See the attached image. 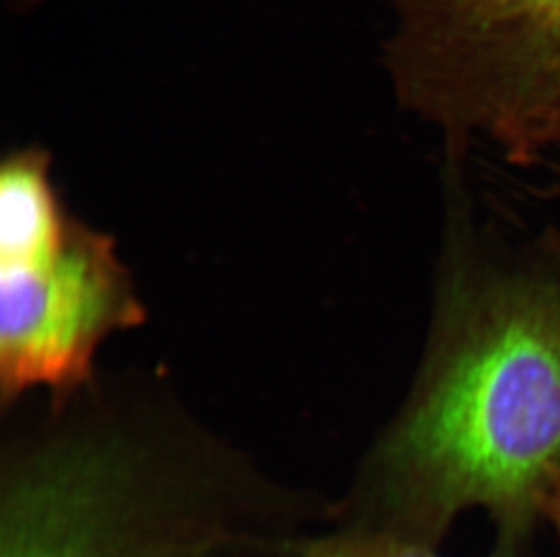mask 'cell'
<instances>
[{
  "mask_svg": "<svg viewBox=\"0 0 560 557\" xmlns=\"http://www.w3.org/2000/svg\"><path fill=\"white\" fill-rule=\"evenodd\" d=\"M334 500L201 432L57 420L0 465V557H285Z\"/></svg>",
  "mask_w": 560,
  "mask_h": 557,
  "instance_id": "2",
  "label": "cell"
},
{
  "mask_svg": "<svg viewBox=\"0 0 560 557\" xmlns=\"http://www.w3.org/2000/svg\"><path fill=\"white\" fill-rule=\"evenodd\" d=\"M285 557H439L434 547L383 532L328 523L296 537Z\"/></svg>",
  "mask_w": 560,
  "mask_h": 557,
  "instance_id": "5",
  "label": "cell"
},
{
  "mask_svg": "<svg viewBox=\"0 0 560 557\" xmlns=\"http://www.w3.org/2000/svg\"><path fill=\"white\" fill-rule=\"evenodd\" d=\"M556 250L493 252L452 217L418 384L334 500L332 525L435 547L460 510L481 507L517 556L560 474Z\"/></svg>",
  "mask_w": 560,
  "mask_h": 557,
  "instance_id": "1",
  "label": "cell"
},
{
  "mask_svg": "<svg viewBox=\"0 0 560 557\" xmlns=\"http://www.w3.org/2000/svg\"><path fill=\"white\" fill-rule=\"evenodd\" d=\"M27 2H40V0H27Z\"/></svg>",
  "mask_w": 560,
  "mask_h": 557,
  "instance_id": "7",
  "label": "cell"
},
{
  "mask_svg": "<svg viewBox=\"0 0 560 557\" xmlns=\"http://www.w3.org/2000/svg\"><path fill=\"white\" fill-rule=\"evenodd\" d=\"M542 512H545V514L550 518L551 523L556 525L560 537V474L557 476L553 485H551L550 490H548V495H546L545 509H542Z\"/></svg>",
  "mask_w": 560,
  "mask_h": 557,
  "instance_id": "6",
  "label": "cell"
},
{
  "mask_svg": "<svg viewBox=\"0 0 560 557\" xmlns=\"http://www.w3.org/2000/svg\"><path fill=\"white\" fill-rule=\"evenodd\" d=\"M385 63L402 106L443 131L450 156L477 137L526 164L560 127V0H386Z\"/></svg>",
  "mask_w": 560,
  "mask_h": 557,
  "instance_id": "3",
  "label": "cell"
},
{
  "mask_svg": "<svg viewBox=\"0 0 560 557\" xmlns=\"http://www.w3.org/2000/svg\"><path fill=\"white\" fill-rule=\"evenodd\" d=\"M46 154H11L0 173V386L15 402L90 379L102 342L143 321L109 237L69 217Z\"/></svg>",
  "mask_w": 560,
  "mask_h": 557,
  "instance_id": "4",
  "label": "cell"
}]
</instances>
